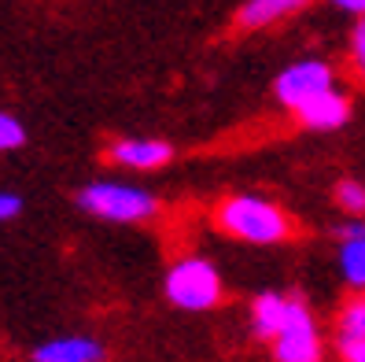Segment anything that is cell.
Returning <instances> with one entry per match:
<instances>
[{
	"mask_svg": "<svg viewBox=\"0 0 365 362\" xmlns=\"http://www.w3.org/2000/svg\"><path fill=\"white\" fill-rule=\"evenodd\" d=\"M214 226L232 241L259 244V248L284 244V241L295 237V222H292L288 211L281 203H273L266 196H251V193L225 196L214 207Z\"/></svg>",
	"mask_w": 365,
	"mask_h": 362,
	"instance_id": "6da1fadb",
	"label": "cell"
},
{
	"mask_svg": "<svg viewBox=\"0 0 365 362\" xmlns=\"http://www.w3.org/2000/svg\"><path fill=\"white\" fill-rule=\"evenodd\" d=\"M78 207L100 222H148L159 215V200L130 181H89L78 193Z\"/></svg>",
	"mask_w": 365,
	"mask_h": 362,
	"instance_id": "7a4b0ae2",
	"label": "cell"
},
{
	"mask_svg": "<svg viewBox=\"0 0 365 362\" xmlns=\"http://www.w3.org/2000/svg\"><path fill=\"white\" fill-rule=\"evenodd\" d=\"M166 300L181 307V311H210L222 303V273L210 259L203 255H185L174 266L166 270V281H163Z\"/></svg>",
	"mask_w": 365,
	"mask_h": 362,
	"instance_id": "3957f363",
	"label": "cell"
},
{
	"mask_svg": "<svg viewBox=\"0 0 365 362\" xmlns=\"http://www.w3.org/2000/svg\"><path fill=\"white\" fill-rule=\"evenodd\" d=\"M269 348H273V362H325V340L317 333L310 307L299 296L292 300L288 322L269 340Z\"/></svg>",
	"mask_w": 365,
	"mask_h": 362,
	"instance_id": "277c9868",
	"label": "cell"
},
{
	"mask_svg": "<svg viewBox=\"0 0 365 362\" xmlns=\"http://www.w3.org/2000/svg\"><path fill=\"white\" fill-rule=\"evenodd\" d=\"M336 85V71L325 59H295L273 78V96L284 104L288 111L303 108V104L317 93H325Z\"/></svg>",
	"mask_w": 365,
	"mask_h": 362,
	"instance_id": "5b68a950",
	"label": "cell"
},
{
	"mask_svg": "<svg viewBox=\"0 0 365 362\" xmlns=\"http://www.w3.org/2000/svg\"><path fill=\"white\" fill-rule=\"evenodd\" d=\"M351 96L343 93V89H325V93H317L310 96L303 108H295L292 115L299 119V126H307V130H339V126H347L351 122Z\"/></svg>",
	"mask_w": 365,
	"mask_h": 362,
	"instance_id": "8992f818",
	"label": "cell"
},
{
	"mask_svg": "<svg viewBox=\"0 0 365 362\" xmlns=\"http://www.w3.org/2000/svg\"><path fill=\"white\" fill-rule=\"evenodd\" d=\"M107 159L125 170H159L174 159V144L155 137H122L107 148Z\"/></svg>",
	"mask_w": 365,
	"mask_h": 362,
	"instance_id": "52a82bcc",
	"label": "cell"
},
{
	"mask_svg": "<svg viewBox=\"0 0 365 362\" xmlns=\"http://www.w3.org/2000/svg\"><path fill=\"white\" fill-rule=\"evenodd\" d=\"M314 0H244L240 11H236V26L240 30H266V26H277L284 19L299 15Z\"/></svg>",
	"mask_w": 365,
	"mask_h": 362,
	"instance_id": "ba28073f",
	"label": "cell"
},
{
	"mask_svg": "<svg viewBox=\"0 0 365 362\" xmlns=\"http://www.w3.org/2000/svg\"><path fill=\"white\" fill-rule=\"evenodd\" d=\"M34 362H100L103 358V348L96 344L93 336H56V340H45V344H37Z\"/></svg>",
	"mask_w": 365,
	"mask_h": 362,
	"instance_id": "9c48e42d",
	"label": "cell"
},
{
	"mask_svg": "<svg viewBox=\"0 0 365 362\" xmlns=\"http://www.w3.org/2000/svg\"><path fill=\"white\" fill-rule=\"evenodd\" d=\"M339 273L354 292H365V222L339 229Z\"/></svg>",
	"mask_w": 365,
	"mask_h": 362,
	"instance_id": "30bf717a",
	"label": "cell"
},
{
	"mask_svg": "<svg viewBox=\"0 0 365 362\" xmlns=\"http://www.w3.org/2000/svg\"><path fill=\"white\" fill-rule=\"evenodd\" d=\"M292 300L295 296H284V292H262L255 296L251 303V329L259 340H273L277 333L284 329L288 314H292Z\"/></svg>",
	"mask_w": 365,
	"mask_h": 362,
	"instance_id": "8fae6325",
	"label": "cell"
},
{
	"mask_svg": "<svg viewBox=\"0 0 365 362\" xmlns=\"http://www.w3.org/2000/svg\"><path fill=\"white\" fill-rule=\"evenodd\" d=\"M351 340H365V292H358L351 303H343L336 318V344H351Z\"/></svg>",
	"mask_w": 365,
	"mask_h": 362,
	"instance_id": "7c38bea8",
	"label": "cell"
},
{
	"mask_svg": "<svg viewBox=\"0 0 365 362\" xmlns=\"http://www.w3.org/2000/svg\"><path fill=\"white\" fill-rule=\"evenodd\" d=\"M336 207L343 215H365V185L361 181H339L336 185Z\"/></svg>",
	"mask_w": 365,
	"mask_h": 362,
	"instance_id": "4fadbf2b",
	"label": "cell"
},
{
	"mask_svg": "<svg viewBox=\"0 0 365 362\" xmlns=\"http://www.w3.org/2000/svg\"><path fill=\"white\" fill-rule=\"evenodd\" d=\"M23 144H26V126L15 115L0 111V152H15V148H23Z\"/></svg>",
	"mask_w": 365,
	"mask_h": 362,
	"instance_id": "5bb4252c",
	"label": "cell"
},
{
	"mask_svg": "<svg viewBox=\"0 0 365 362\" xmlns=\"http://www.w3.org/2000/svg\"><path fill=\"white\" fill-rule=\"evenodd\" d=\"M351 63H354L358 78H365V15H358L354 34H351Z\"/></svg>",
	"mask_w": 365,
	"mask_h": 362,
	"instance_id": "9a60e30c",
	"label": "cell"
},
{
	"mask_svg": "<svg viewBox=\"0 0 365 362\" xmlns=\"http://www.w3.org/2000/svg\"><path fill=\"white\" fill-rule=\"evenodd\" d=\"M19 215H23V196L4 193V188H0V222H11Z\"/></svg>",
	"mask_w": 365,
	"mask_h": 362,
	"instance_id": "2e32d148",
	"label": "cell"
},
{
	"mask_svg": "<svg viewBox=\"0 0 365 362\" xmlns=\"http://www.w3.org/2000/svg\"><path fill=\"white\" fill-rule=\"evenodd\" d=\"M339 358H343V362H365V340H351V344H339Z\"/></svg>",
	"mask_w": 365,
	"mask_h": 362,
	"instance_id": "e0dca14e",
	"label": "cell"
},
{
	"mask_svg": "<svg viewBox=\"0 0 365 362\" xmlns=\"http://www.w3.org/2000/svg\"><path fill=\"white\" fill-rule=\"evenodd\" d=\"M332 8H339V11H347V15H365V0H329Z\"/></svg>",
	"mask_w": 365,
	"mask_h": 362,
	"instance_id": "ac0fdd59",
	"label": "cell"
}]
</instances>
